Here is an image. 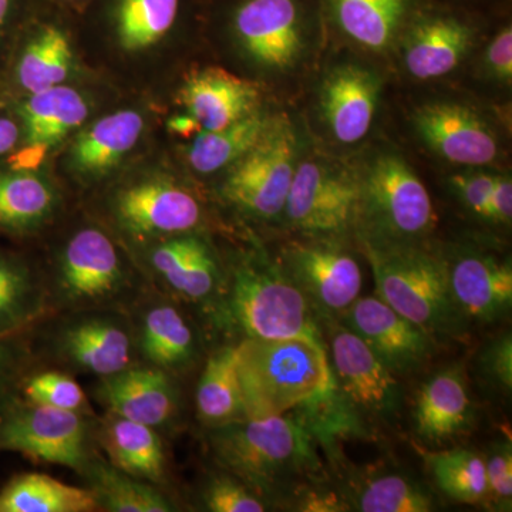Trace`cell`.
<instances>
[{"label": "cell", "instance_id": "6da1fadb", "mask_svg": "<svg viewBox=\"0 0 512 512\" xmlns=\"http://www.w3.org/2000/svg\"><path fill=\"white\" fill-rule=\"evenodd\" d=\"M235 348L245 419L281 416L332 390L322 339H244Z\"/></svg>", "mask_w": 512, "mask_h": 512}, {"label": "cell", "instance_id": "7a4b0ae2", "mask_svg": "<svg viewBox=\"0 0 512 512\" xmlns=\"http://www.w3.org/2000/svg\"><path fill=\"white\" fill-rule=\"evenodd\" d=\"M306 414L292 412L242 419L215 427L211 447L222 467L256 494L278 493L316 466L313 426Z\"/></svg>", "mask_w": 512, "mask_h": 512}, {"label": "cell", "instance_id": "3957f363", "mask_svg": "<svg viewBox=\"0 0 512 512\" xmlns=\"http://www.w3.org/2000/svg\"><path fill=\"white\" fill-rule=\"evenodd\" d=\"M360 245L413 244L427 241L436 227V212L426 185L409 161L392 150L372 151L355 165Z\"/></svg>", "mask_w": 512, "mask_h": 512}, {"label": "cell", "instance_id": "277c9868", "mask_svg": "<svg viewBox=\"0 0 512 512\" xmlns=\"http://www.w3.org/2000/svg\"><path fill=\"white\" fill-rule=\"evenodd\" d=\"M360 247L372 268L377 298L433 338H461L466 333L468 323L448 286L443 251L427 241Z\"/></svg>", "mask_w": 512, "mask_h": 512}, {"label": "cell", "instance_id": "5b68a950", "mask_svg": "<svg viewBox=\"0 0 512 512\" xmlns=\"http://www.w3.org/2000/svg\"><path fill=\"white\" fill-rule=\"evenodd\" d=\"M227 315L245 339L320 338L315 312L284 266L261 255L232 271Z\"/></svg>", "mask_w": 512, "mask_h": 512}, {"label": "cell", "instance_id": "8992f818", "mask_svg": "<svg viewBox=\"0 0 512 512\" xmlns=\"http://www.w3.org/2000/svg\"><path fill=\"white\" fill-rule=\"evenodd\" d=\"M299 161L298 131L289 117L275 116L261 140L228 167L222 195L252 217H281Z\"/></svg>", "mask_w": 512, "mask_h": 512}, {"label": "cell", "instance_id": "52a82bcc", "mask_svg": "<svg viewBox=\"0 0 512 512\" xmlns=\"http://www.w3.org/2000/svg\"><path fill=\"white\" fill-rule=\"evenodd\" d=\"M357 198L355 167L308 157L296 168L284 217L309 239L342 241L355 231Z\"/></svg>", "mask_w": 512, "mask_h": 512}, {"label": "cell", "instance_id": "ba28073f", "mask_svg": "<svg viewBox=\"0 0 512 512\" xmlns=\"http://www.w3.org/2000/svg\"><path fill=\"white\" fill-rule=\"evenodd\" d=\"M281 265L316 318H340L360 298L362 268L340 241L292 242L284 251Z\"/></svg>", "mask_w": 512, "mask_h": 512}, {"label": "cell", "instance_id": "9c48e42d", "mask_svg": "<svg viewBox=\"0 0 512 512\" xmlns=\"http://www.w3.org/2000/svg\"><path fill=\"white\" fill-rule=\"evenodd\" d=\"M87 427L79 412L30 402L0 421V450L32 460L86 470Z\"/></svg>", "mask_w": 512, "mask_h": 512}, {"label": "cell", "instance_id": "30bf717a", "mask_svg": "<svg viewBox=\"0 0 512 512\" xmlns=\"http://www.w3.org/2000/svg\"><path fill=\"white\" fill-rule=\"evenodd\" d=\"M329 365L343 404L369 416H393L399 409L400 386L396 375L372 349L345 326L329 332Z\"/></svg>", "mask_w": 512, "mask_h": 512}, {"label": "cell", "instance_id": "8fae6325", "mask_svg": "<svg viewBox=\"0 0 512 512\" xmlns=\"http://www.w3.org/2000/svg\"><path fill=\"white\" fill-rule=\"evenodd\" d=\"M389 367L394 375H407L433 356V336L404 318L377 296L357 298L339 318Z\"/></svg>", "mask_w": 512, "mask_h": 512}, {"label": "cell", "instance_id": "7c38bea8", "mask_svg": "<svg viewBox=\"0 0 512 512\" xmlns=\"http://www.w3.org/2000/svg\"><path fill=\"white\" fill-rule=\"evenodd\" d=\"M443 255L451 296L467 323L495 322L510 313V259L474 247L443 251Z\"/></svg>", "mask_w": 512, "mask_h": 512}, {"label": "cell", "instance_id": "4fadbf2b", "mask_svg": "<svg viewBox=\"0 0 512 512\" xmlns=\"http://www.w3.org/2000/svg\"><path fill=\"white\" fill-rule=\"evenodd\" d=\"M413 124L421 141L447 163L483 168L500 156V143L493 128L464 104H424L414 113Z\"/></svg>", "mask_w": 512, "mask_h": 512}, {"label": "cell", "instance_id": "5bb4252c", "mask_svg": "<svg viewBox=\"0 0 512 512\" xmlns=\"http://www.w3.org/2000/svg\"><path fill=\"white\" fill-rule=\"evenodd\" d=\"M234 28L247 55L266 69L291 70L305 50L296 0H247L235 13Z\"/></svg>", "mask_w": 512, "mask_h": 512}, {"label": "cell", "instance_id": "9a60e30c", "mask_svg": "<svg viewBox=\"0 0 512 512\" xmlns=\"http://www.w3.org/2000/svg\"><path fill=\"white\" fill-rule=\"evenodd\" d=\"M126 274L111 239L96 228H86L64 248L59 288L63 301L86 306L110 301L124 291Z\"/></svg>", "mask_w": 512, "mask_h": 512}, {"label": "cell", "instance_id": "2e32d148", "mask_svg": "<svg viewBox=\"0 0 512 512\" xmlns=\"http://www.w3.org/2000/svg\"><path fill=\"white\" fill-rule=\"evenodd\" d=\"M382 94L375 70L357 63L333 67L319 92V109L330 136L340 144H356L369 134Z\"/></svg>", "mask_w": 512, "mask_h": 512}, {"label": "cell", "instance_id": "e0dca14e", "mask_svg": "<svg viewBox=\"0 0 512 512\" xmlns=\"http://www.w3.org/2000/svg\"><path fill=\"white\" fill-rule=\"evenodd\" d=\"M121 224L136 235L184 234L201 222L200 202L170 181L150 180L124 188L116 198Z\"/></svg>", "mask_w": 512, "mask_h": 512}, {"label": "cell", "instance_id": "ac0fdd59", "mask_svg": "<svg viewBox=\"0 0 512 512\" xmlns=\"http://www.w3.org/2000/svg\"><path fill=\"white\" fill-rule=\"evenodd\" d=\"M181 104L201 131H218L259 110L261 90L221 67H205L188 74L180 89Z\"/></svg>", "mask_w": 512, "mask_h": 512}, {"label": "cell", "instance_id": "d6986e66", "mask_svg": "<svg viewBox=\"0 0 512 512\" xmlns=\"http://www.w3.org/2000/svg\"><path fill=\"white\" fill-rule=\"evenodd\" d=\"M473 40L470 26L453 16L421 18L400 39L404 69L417 80L447 76L466 59Z\"/></svg>", "mask_w": 512, "mask_h": 512}, {"label": "cell", "instance_id": "ffe728a7", "mask_svg": "<svg viewBox=\"0 0 512 512\" xmlns=\"http://www.w3.org/2000/svg\"><path fill=\"white\" fill-rule=\"evenodd\" d=\"M416 433L430 443H444L471 429L474 404L461 366H448L430 376L414 397Z\"/></svg>", "mask_w": 512, "mask_h": 512}, {"label": "cell", "instance_id": "44dd1931", "mask_svg": "<svg viewBox=\"0 0 512 512\" xmlns=\"http://www.w3.org/2000/svg\"><path fill=\"white\" fill-rule=\"evenodd\" d=\"M104 379L99 396L111 414L153 429L173 419L177 394L163 369L127 367Z\"/></svg>", "mask_w": 512, "mask_h": 512}, {"label": "cell", "instance_id": "7402d4cb", "mask_svg": "<svg viewBox=\"0 0 512 512\" xmlns=\"http://www.w3.org/2000/svg\"><path fill=\"white\" fill-rule=\"evenodd\" d=\"M60 350L74 366L93 375L109 377L130 367L133 340L120 320L87 316L63 330Z\"/></svg>", "mask_w": 512, "mask_h": 512}, {"label": "cell", "instance_id": "603a6c76", "mask_svg": "<svg viewBox=\"0 0 512 512\" xmlns=\"http://www.w3.org/2000/svg\"><path fill=\"white\" fill-rule=\"evenodd\" d=\"M329 6L343 35L369 52L384 53L399 45L416 0H329Z\"/></svg>", "mask_w": 512, "mask_h": 512}, {"label": "cell", "instance_id": "cb8c5ba5", "mask_svg": "<svg viewBox=\"0 0 512 512\" xmlns=\"http://www.w3.org/2000/svg\"><path fill=\"white\" fill-rule=\"evenodd\" d=\"M165 284L188 301H207L220 286V266L211 248L194 235L164 242L151 255Z\"/></svg>", "mask_w": 512, "mask_h": 512}, {"label": "cell", "instance_id": "d4e9b609", "mask_svg": "<svg viewBox=\"0 0 512 512\" xmlns=\"http://www.w3.org/2000/svg\"><path fill=\"white\" fill-rule=\"evenodd\" d=\"M101 441L110 464L128 476L147 483H161L165 476L163 443L153 427L110 413Z\"/></svg>", "mask_w": 512, "mask_h": 512}, {"label": "cell", "instance_id": "484cf974", "mask_svg": "<svg viewBox=\"0 0 512 512\" xmlns=\"http://www.w3.org/2000/svg\"><path fill=\"white\" fill-rule=\"evenodd\" d=\"M143 130V116L137 111H117L103 117L77 138L74 164L83 173H106L130 153Z\"/></svg>", "mask_w": 512, "mask_h": 512}, {"label": "cell", "instance_id": "4316f807", "mask_svg": "<svg viewBox=\"0 0 512 512\" xmlns=\"http://www.w3.org/2000/svg\"><path fill=\"white\" fill-rule=\"evenodd\" d=\"M99 508L92 488L73 487L45 474H22L0 491V512H90Z\"/></svg>", "mask_w": 512, "mask_h": 512}, {"label": "cell", "instance_id": "83f0119b", "mask_svg": "<svg viewBox=\"0 0 512 512\" xmlns=\"http://www.w3.org/2000/svg\"><path fill=\"white\" fill-rule=\"evenodd\" d=\"M275 116L261 109L227 128L201 131L192 138L188 161L197 173L212 174L237 163L261 140Z\"/></svg>", "mask_w": 512, "mask_h": 512}, {"label": "cell", "instance_id": "f1b7e54d", "mask_svg": "<svg viewBox=\"0 0 512 512\" xmlns=\"http://www.w3.org/2000/svg\"><path fill=\"white\" fill-rule=\"evenodd\" d=\"M198 417L208 426L245 419L237 370V348L227 346L208 359L197 387Z\"/></svg>", "mask_w": 512, "mask_h": 512}, {"label": "cell", "instance_id": "f546056e", "mask_svg": "<svg viewBox=\"0 0 512 512\" xmlns=\"http://www.w3.org/2000/svg\"><path fill=\"white\" fill-rule=\"evenodd\" d=\"M89 116L82 94L72 87L60 86L32 94L23 106L28 143L53 144L63 140Z\"/></svg>", "mask_w": 512, "mask_h": 512}, {"label": "cell", "instance_id": "4dcf8cb0", "mask_svg": "<svg viewBox=\"0 0 512 512\" xmlns=\"http://www.w3.org/2000/svg\"><path fill=\"white\" fill-rule=\"evenodd\" d=\"M141 350L160 369H173L191 362L195 335L183 313L168 303L148 309L141 325Z\"/></svg>", "mask_w": 512, "mask_h": 512}, {"label": "cell", "instance_id": "1f68e13d", "mask_svg": "<svg viewBox=\"0 0 512 512\" xmlns=\"http://www.w3.org/2000/svg\"><path fill=\"white\" fill-rule=\"evenodd\" d=\"M53 188L30 171L0 174V228L25 231L39 227L55 210Z\"/></svg>", "mask_w": 512, "mask_h": 512}, {"label": "cell", "instance_id": "d6a6232c", "mask_svg": "<svg viewBox=\"0 0 512 512\" xmlns=\"http://www.w3.org/2000/svg\"><path fill=\"white\" fill-rule=\"evenodd\" d=\"M424 463L429 467L441 493L463 504H481L488 500L487 474L483 456L473 450H456L431 453L417 447Z\"/></svg>", "mask_w": 512, "mask_h": 512}, {"label": "cell", "instance_id": "836d02e7", "mask_svg": "<svg viewBox=\"0 0 512 512\" xmlns=\"http://www.w3.org/2000/svg\"><path fill=\"white\" fill-rule=\"evenodd\" d=\"M87 474L99 507L110 512H168L173 505L147 481L138 480L111 464H87Z\"/></svg>", "mask_w": 512, "mask_h": 512}, {"label": "cell", "instance_id": "e575fe53", "mask_svg": "<svg viewBox=\"0 0 512 512\" xmlns=\"http://www.w3.org/2000/svg\"><path fill=\"white\" fill-rule=\"evenodd\" d=\"M72 57V47L62 30L46 28L20 59V86L32 94L60 86L69 76Z\"/></svg>", "mask_w": 512, "mask_h": 512}, {"label": "cell", "instance_id": "d590c367", "mask_svg": "<svg viewBox=\"0 0 512 512\" xmlns=\"http://www.w3.org/2000/svg\"><path fill=\"white\" fill-rule=\"evenodd\" d=\"M353 501L363 512H430L436 510L433 495L412 478L397 473L366 477L355 490Z\"/></svg>", "mask_w": 512, "mask_h": 512}, {"label": "cell", "instance_id": "8d00e7d4", "mask_svg": "<svg viewBox=\"0 0 512 512\" xmlns=\"http://www.w3.org/2000/svg\"><path fill=\"white\" fill-rule=\"evenodd\" d=\"M178 0H121L117 10L120 43L130 52L156 45L173 28Z\"/></svg>", "mask_w": 512, "mask_h": 512}, {"label": "cell", "instance_id": "74e56055", "mask_svg": "<svg viewBox=\"0 0 512 512\" xmlns=\"http://www.w3.org/2000/svg\"><path fill=\"white\" fill-rule=\"evenodd\" d=\"M37 311V288L23 269L0 261V330L12 328Z\"/></svg>", "mask_w": 512, "mask_h": 512}, {"label": "cell", "instance_id": "f35d334b", "mask_svg": "<svg viewBox=\"0 0 512 512\" xmlns=\"http://www.w3.org/2000/svg\"><path fill=\"white\" fill-rule=\"evenodd\" d=\"M25 394L32 403L67 412H80L87 406L86 394L80 384L63 373L46 372L33 376L26 384Z\"/></svg>", "mask_w": 512, "mask_h": 512}, {"label": "cell", "instance_id": "ab89813d", "mask_svg": "<svg viewBox=\"0 0 512 512\" xmlns=\"http://www.w3.org/2000/svg\"><path fill=\"white\" fill-rule=\"evenodd\" d=\"M205 507L212 512H264L261 495L237 477L221 476L210 481L202 494Z\"/></svg>", "mask_w": 512, "mask_h": 512}, {"label": "cell", "instance_id": "60d3db41", "mask_svg": "<svg viewBox=\"0 0 512 512\" xmlns=\"http://www.w3.org/2000/svg\"><path fill=\"white\" fill-rule=\"evenodd\" d=\"M495 174L481 168H468L450 178V187L461 204L476 217L487 221L488 201L493 188Z\"/></svg>", "mask_w": 512, "mask_h": 512}, {"label": "cell", "instance_id": "b9f144b4", "mask_svg": "<svg viewBox=\"0 0 512 512\" xmlns=\"http://www.w3.org/2000/svg\"><path fill=\"white\" fill-rule=\"evenodd\" d=\"M488 498L495 503L510 505L512 498V448L511 443L495 444L485 458Z\"/></svg>", "mask_w": 512, "mask_h": 512}, {"label": "cell", "instance_id": "7bdbcfd3", "mask_svg": "<svg viewBox=\"0 0 512 512\" xmlns=\"http://www.w3.org/2000/svg\"><path fill=\"white\" fill-rule=\"evenodd\" d=\"M485 379L504 393L512 389V338L505 333L484 349L480 359Z\"/></svg>", "mask_w": 512, "mask_h": 512}, {"label": "cell", "instance_id": "ee69618b", "mask_svg": "<svg viewBox=\"0 0 512 512\" xmlns=\"http://www.w3.org/2000/svg\"><path fill=\"white\" fill-rule=\"evenodd\" d=\"M485 64L495 79L510 84L512 80V29L505 26L491 40L485 52Z\"/></svg>", "mask_w": 512, "mask_h": 512}, {"label": "cell", "instance_id": "f6af8a7d", "mask_svg": "<svg viewBox=\"0 0 512 512\" xmlns=\"http://www.w3.org/2000/svg\"><path fill=\"white\" fill-rule=\"evenodd\" d=\"M512 218L511 175L495 174L490 201H488L487 221L495 225H510Z\"/></svg>", "mask_w": 512, "mask_h": 512}, {"label": "cell", "instance_id": "bcb514c9", "mask_svg": "<svg viewBox=\"0 0 512 512\" xmlns=\"http://www.w3.org/2000/svg\"><path fill=\"white\" fill-rule=\"evenodd\" d=\"M49 146L46 144L28 143V147L22 148L18 153L9 158L10 167L13 171H36L45 161Z\"/></svg>", "mask_w": 512, "mask_h": 512}, {"label": "cell", "instance_id": "7dc6e473", "mask_svg": "<svg viewBox=\"0 0 512 512\" xmlns=\"http://www.w3.org/2000/svg\"><path fill=\"white\" fill-rule=\"evenodd\" d=\"M16 362L18 359H16L15 349L9 343L0 340V393L5 392L12 376L15 375Z\"/></svg>", "mask_w": 512, "mask_h": 512}, {"label": "cell", "instance_id": "c3c4849f", "mask_svg": "<svg viewBox=\"0 0 512 512\" xmlns=\"http://www.w3.org/2000/svg\"><path fill=\"white\" fill-rule=\"evenodd\" d=\"M19 128L9 119H0V156L9 153L18 143Z\"/></svg>", "mask_w": 512, "mask_h": 512}, {"label": "cell", "instance_id": "681fc988", "mask_svg": "<svg viewBox=\"0 0 512 512\" xmlns=\"http://www.w3.org/2000/svg\"><path fill=\"white\" fill-rule=\"evenodd\" d=\"M168 127H170V130L174 131L175 134H180V136L183 137H195L198 133H201L200 126H198L197 121L192 119L190 114H187V116L174 117V119H171L170 123H168Z\"/></svg>", "mask_w": 512, "mask_h": 512}, {"label": "cell", "instance_id": "f907efd6", "mask_svg": "<svg viewBox=\"0 0 512 512\" xmlns=\"http://www.w3.org/2000/svg\"><path fill=\"white\" fill-rule=\"evenodd\" d=\"M10 6V0H0V25L5 22L6 16H8Z\"/></svg>", "mask_w": 512, "mask_h": 512}]
</instances>
